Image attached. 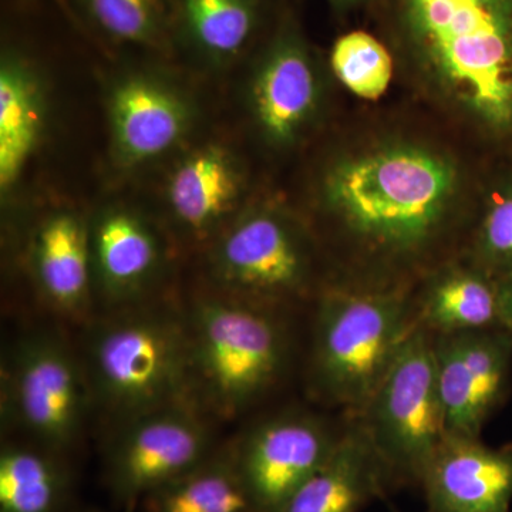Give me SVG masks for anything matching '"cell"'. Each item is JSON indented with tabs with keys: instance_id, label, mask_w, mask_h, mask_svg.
Here are the masks:
<instances>
[{
	"instance_id": "obj_27",
	"label": "cell",
	"mask_w": 512,
	"mask_h": 512,
	"mask_svg": "<svg viewBox=\"0 0 512 512\" xmlns=\"http://www.w3.org/2000/svg\"><path fill=\"white\" fill-rule=\"evenodd\" d=\"M497 286L501 326L512 338V275L497 278Z\"/></svg>"
},
{
	"instance_id": "obj_9",
	"label": "cell",
	"mask_w": 512,
	"mask_h": 512,
	"mask_svg": "<svg viewBox=\"0 0 512 512\" xmlns=\"http://www.w3.org/2000/svg\"><path fill=\"white\" fill-rule=\"evenodd\" d=\"M200 404H170L114 424L107 443L106 477L113 494L140 501L197 467L214 453Z\"/></svg>"
},
{
	"instance_id": "obj_30",
	"label": "cell",
	"mask_w": 512,
	"mask_h": 512,
	"mask_svg": "<svg viewBox=\"0 0 512 512\" xmlns=\"http://www.w3.org/2000/svg\"><path fill=\"white\" fill-rule=\"evenodd\" d=\"M59 2H63L64 3V2H66V0H59Z\"/></svg>"
},
{
	"instance_id": "obj_2",
	"label": "cell",
	"mask_w": 512,
	"mask_h": 512,
	"mask_svg": "<svg viewBox=\"0 0 512 512\" xmlns=\"http://www.w3.org/2000/svg\"><path fill=\"white\" fill-rule=\"evenodd\" d=\"M403 35L441 86L494 133L512 131V0H399Z\"/></svg>"
},
{
	"instance_id": "obj_22",
	"label": "cell",
	"mask_w": 512,
	"mask_h": 512,
	"mask_svg": "<svg viewBox=\"0 0 512 512\" xmlns=\"http://www.w3.org/2000/svg\"><path fill=\"white\" fill-rule=\"evenodd\" d=\"M140 501L144 512H262L241 476L232 447L215 450L197 467Z\"/></svg>"
},
{
	"instance_id": "obj_21",
	"label": "cell",
	"mask_w": 512,
	"mask_h": 512,
	"mask_svg": "<svg viewBox=\"0 0 512 512\" xmlns=\"http://www.w3.org/2000/svg\"><path fill=\"white\" fill-rule=\"evenodd\" d=\"M414 315L433 336L503 328L497 278L477 265L443 269L427 282Z\"/></svg>"
},
{
	"instance_id": "obj_29",
	"label": "cell",
	"mask_w": 512,
	"mask_h": 512,
	"mask_svg": "<svg viewBox=\"0 0 512 512\" xmlns=\"http://www.w3.org/2000/svg\"><path fill=\"white\" fill-rule=\"evenodd\" d=\"M330 2L338 3V5H348V3L359 2V0H330Z\"/></svg>"
},
{
	"instance_id": "obj_16",
	"label": "cell",
	"mask_w": 512,
	"mask_h": 512,
	"mask_svg": "<svg viewBox=\"0 0 512 512\" xmlns=\"http://www.w3.org/2000/svg\"><path fill=\"white\" fill-rule=\"evenodd\" d=\"M420 485L431 512H510L512 444L447 433Z\"/></svg>"
},
{
	"instance_id": "obj_1",
	"label": "cell",
	"mask_w": 512,
	"mask_h": 512,
	"mask_svg": "<svg viewBox=\"0 0 512 512\" xmlns=\"http://www.w3.org/2000/svg\"><path fill=\"white\" fill-rule=\"evenodd\" d=\"M456 171L417 147H390L340 161L325 178V202L359 255L410 265L443 234Z\"/></svg>"
},
{
	"instance_id": "obj_15",
	"label": "cell",
	"mask_w": 512,
	"mask_h": 512,
	"mask_svg": "<svg viewBox=\"0 0 512 512\" xmlns=\"http://www.w3.org/2000/svg\"><path fill=\"white\" fill-rule=\"evenodd\" d=\"M319 82L311 52L291 23L281 26L255 64L249 107L268 143L291 146L315 116Z\"/></svg>"
},
{
	"instance_id": "obj_11",
	"label": "cell",
	"mask_w": 512,
	"mask_h": 512,
	"mask_svg": "<svg viewBox=\"0 0 512 512\" xmlns=\"http://www.w3.org/2000/svg\"><path fill=\"white\" fill-rule=\"evenodd\" d=\"M333 430L312 413L285 412L255 424L234 444L235 460L262 512H282L338 446Z\"/></svg>"
},
{
	"instance_id": "obj_17",
	"label": "cell",
	"mask_w": 512,
	"mask_h": 512,
	"mask_svg": "<svg viewBox=\"0 0 512 512\" xmlns=\"http://www.w3.org/2000/svg\"><path fill=\"white\" fill-rule=\"evenodd\" d=\"M28 265L53 311L72 320L89 319L94 299L89 218L70 208L43 215L29 234Z\"/></svg>"
},
{
	"instance_id": "obj_7",
	"label": "cell",
	"mask_w": 512,
	"mask_h": 512,
	"mask_svg": "<svg viewBox=\"0 0 512 512\" xmlns=\"http://www.w3.org/2000/svg\"><path fill=\"white\" fill-rule=\"evenodd\" d=\"M93 404L82 356L50 332L22 336L2 367L3 423L64 453L77 443Z\"/></svg>"
},
{
	"instance_id": "obj_8",
	"label": "cell",
	"mask_w": 512,
	"mask_h": 512,
	"mask_svg": "<svg viewBox=\"0 0 512 512\" xmlns=\"http://www.w3.org/2000/svg\"><path fill=\"white\" fill-rule=\"evenodd\" d=\"M205 251L215 291L269 309L308 291V241L284 212L264 207L241 210Z\"/></svg>"
},
{
	"instance_id": "obj_6",
	"label": "cell",
	"mask_w": 512,
	"mask_h": 512,
	"mask_svg": "<svg viewBox=\"0 0 512 512\" xmlns=\"http://www.w3.org/2000/svg\"><path fill=\"white\" fill-rule=\"evenodd\" d=\"M393 483L419 484L447 436L433 335L416 326L359 416Z\"/></svg>"
},
{
	"instance_id": "obj_10",
	"label": "cell",
	"mask_w": 512,
	"mask_h": 512,
	"mask_svg": "<svg viewBox=\"0 0 512 512\" xmlns=\"http://www.w3.org/2000/svg\"><path fill=\"white\" fill-rule=\"evenodd\" d=\"M110 153L121 171L157 163L178 150L197 124L191 94L153 67L117 74L107 90Z\"/></svg>"
},
{
	"instance_id": "obj_24",
	"label": "cell",
	"mask_w": 512,
	"mask_h": 512,
	"mask_svg": "<svg viewBox=\"0 0 512 512\" xmlns=\"http://www.w3.org/2000/svg\"><path fill=\"white\" fill-rule=\"evenodd\" d=\"M96 32L117 45L167 52L174 46L173 0H73Z\"/></svg>"
},
{
	"instance_id": "obj_26",
	"label": "cell",
	"mask_w": 512,
	"mask_h": 512,
	"mask_svg": "<svg viewBox=\"0 0 512 512\" xmlns=\"http://www.w3.org/2000/svg\"><path fill=\"white\" fill-rule=\"evenodd\" d=\"M473 252L474 265L494 278L512 275V190L488 205L474 239Z\"/></svg>"
},
{
	"instance_id": "obj_13",
	"label": "cell",
	"mask_w": 512,
	"mask_h": 512,
	"mask_svg": "<svg viewBox=\"0 0 512 512\" xmlns=\"http://www.w3.org/2000/svg\"><path fill=\"white\" fill-rule=\"evenodd\" d=\"M94 296L109 309L147 302L170 265V244L146 212L111 204L89 218Z\"/></svg>"
},
{
	"instance_id": "obj_23",
	"label": "cell",
	"mask_w": 512,
	"mask_h": 512,
	"mask_svg": "<svg viewBox=\"0 0 512 512\" xmlns=\"http://www.w3.org/2000/svg\"><path fill=\"white\" fill-rule=\"evenodd\" d=\"M62 453L36 443H8L0 453V512H56L69 494Z\"/></svg>"
},
{
	"instance_id": "obj_5",
	"label": "cell",
	"mask_w": 512,
	"mask_h": 512,
	"mask_svg": "<svg viewBox=\"0 0 512 512\" xmlns=\"http://www.w3.org/2000/svg\"><path fill=\"white\" fill-rule=\"evenodd\" d=\"M184 312L195 396L205 412L239 416L281 380L288 339L272 309L212 289Z\"/></svg>"
},
{
	"instance_id": "obj_20",
	"label": "cell",
	"mask_w": 512,
	"mask_h": 512,
	"mask_svg": "<svg viewBox=\"0 0 512 512\" xmlns=\"http://www.w3.org/2000/svg\"><path fill=\"white\" fill-rule=\"evenodd\" d=\"M174 45L224 69L247 52L262 19V0H173Z\"/></svg>"
},
{
	"instance_id": "obj_28",
	"label": "cell",
	"mask_w": 512,
	"mask_h": 512,
	"mask_svg": "<svg viewBox=\"0 0 512 512\" xmlns=\"http://www.w3.org/2000/svg\"><path fill=\"white\" fill-rule=\"evenodd\" d=\"M138 503H140V501H130V503L124 505L123 512H137Z\"/></svg>"
},
{
	"instance_id": "obj_19",
	"label": "cell",
	"mask_w": 512,
	"mask_h": 512,
	"mask_svg": "<svg viewBox=\"0 0 512 512\" xmlns=\"http://www.w3.org/2000/svg\"><path fill=\"white\" fill-rule=\"evenodd\" d=\"M393 484L365 427L352 417L332 456L282 512H359Z\"/></svg>"
},
{
	"instance_id": "obj_4",
	"label": "cell",
	"mask_w": 512,
	"mask_h": 512,
	"mask_svg": "<svg viewBox=\"0 0 512 512\" xmlns=\"http://www.w3.org/2000/svg\"><path fill=\"white\" fill-rule=\"evenodd\" d=\"M416 326L414 302L400 289L323 293L309 363L316 397L359 416Z\"/></svg>"
},
{
	"instance_id": "obj_25",
	"label": "cell",
	"mask_w": 512,
	"mask_h": 512,
	"mask_svg": "<svg viewBox=\"0 0 512 512\" xmlns=\"http://www.w3.org/2000/svg\"><path fill=\"white\" fill-rule=\"evenodd\" d=\"M330 66L339 82L362 99H379L392 82V56L383 43L363 30L336 40L330 52Z\"/></svg>"
},
{
	"instance_id": "obj_12",
	"label": "cell",
	"mask_w": 512,
	"mask_h": 512,
	"mask_svg": "<svg viewBox=\"0 0 512 512\" xmlns=\"http://www.w3.org/2000/svg\"><path fill=\"white\" fill-rule=\"evenodd\" d=\"M448 434L480 437L507 399L512 338L503 328L433 336Z\"/></svg>"
},
{
	"instance_id": "obj_18",
	"label": "cell",
	"mask_w": 512,
	"mask_h": 512,
	"mask_svg": "<svg viewBox=\"0 0 512 512\" xmlns=\"http://www.w3.org/2000/svg\"><path fill=\"white\" fill-rule=\"evenodd\" d=\"M47 87L39 67L15 46L0 59V191L8 200L46 136Z\"/></svg>"
},
{
	"instance_id": "obj_14",
	"label": "cell",
	"mask_w": 512,
	"mask_h": 512,
	"mask_svg": "<svg viewBox=\"0 0 512 512\" xmlns=\"http://www.w3.org/2000/svg\"><path fill=\"white\" fill-rule=\"evenodd\" d=\"M245 174L220 141L190 148L171 168L164 190L171 227L185 242L207 248L241 211Z\"/></svg>"
},
{
	"instance_id": "obj_3",
	"label": "cell",
	"mask_w": 512,
	"mask_h": 512,
	"mask_svg": "<svg viewBox=\"0 0 512 512\" xmlns=\"http://www.w3.org/2000/svg\"><path fill=\"white\" fill-rule=\"evenodd\" d=\"M82 359L93 404L113 426L170 404L198 403L184 311L148 302L111 309L90 322Z\"/></svg>"
}]
</instances>
